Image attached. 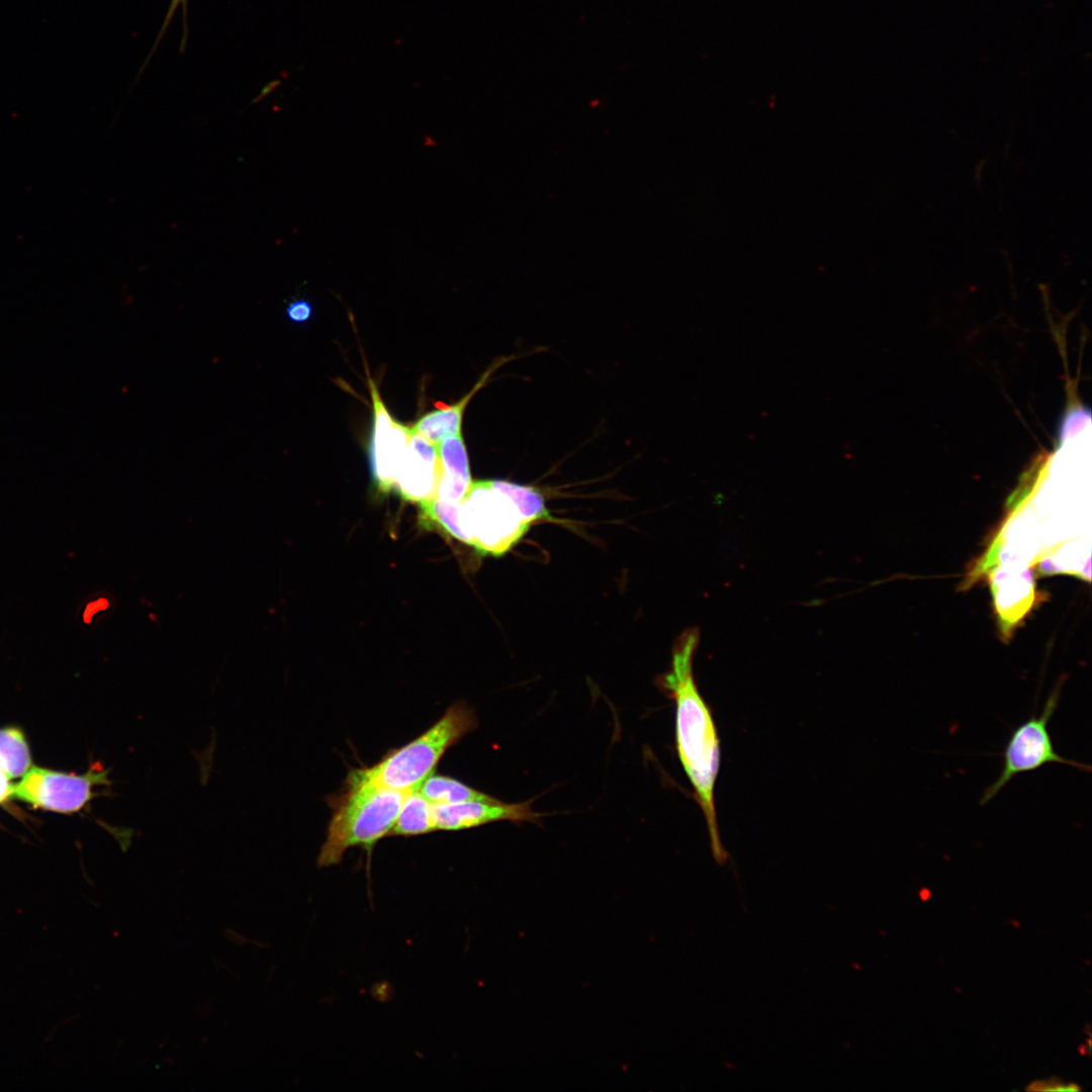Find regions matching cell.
I'll return each instance as SVG.
<instances>
[{"mask_svg":"<svg viewBox=\"0 0 1092 1092\" xmlns=\"http://www.w3.org/2000/svg\"><path fill=\"white\" fill-rule=\"evenodd\" d=\"M1026 1089L1029 1091H1079L1080 1087H1078L1074 1083L1065 1084L1059 1081L1054 1082V1080H1051L1050 1082L1036 1081L1030 1084V1086Z\"/></svg>","mask_w":1092,"mask_h":1092,"instance_id":"d6986e66","label":"cell"},{"mask_svg":"<svg viewBox=\"0 0 1092 1092\" xmlns=\"http://www.w3.org/2000/svg\"><path fill=\"white\" fill-rule=\"evenodd\" d=\"M436 831L433 805L417 790L405 794L391 836H416Z\"/></svg>","mask_w":1092,"mask_h":1092,"instance_id":"4fadbf2b","label":"cell"},{"mask_svg":"<svg viewBox=\"0 0 1092 1092\" xmlns=\"http://www.w3.org/2000/svg\"><path fill=\"white\" fill-rule=\"evenodd\" d=\"M508 360L500 358L493 363L481 375L470 391L454 404H443L440 408L422 416L410 427L411 432L423 436L436 445L448 436L461 433L462 418L466 405L474 394L486 384L491 374Z\"/></svg>","mask_w":1092,"mask_h":1092,"instance_id":"7c38bea8","label":"cell"},{"mask_svg":"<svg viewBox=\"0 0 1092 1092\" xmlns=\"http://www.w3.org/2000/svg\"><path fill=\"white\" fill-rule=\"evenodd\" d=\"M476 727L474 712L464 703H455L420 736L388 751L375 764L355 769L387 789L416 791L435 771L446 751Z\"/></svg>","mask_w":1092,"mask_h":1092,"instance_id":"3957f363","label":"cell"},{"mask_svg":"<svg viewBox=\"0 0 1092 1092\" xmlns=\"http://www.w3.org/2000/svg\"><path fill=\"white\" fill-rule=\"evenodd\" d=\"M109 771L99 761L93 762L83 775L64 774L32 765L11 787L10 798L54 812H78L99 796L94 791L96 786L112 784L108 778Z\"/></svg>","mask_w":1092,"mask_h":1092,"instance_id":"8992f818","label":"cell"},{"mask_svg":"<svg viewBox=\"0 0 1092 1092\" xmlns=\"http://www.w3.org/2000/svg\"><path fill=\"white\" fill-rule=\"evenodd\" d=\"M0 764L9 780L23 776L31 767L28 743L21 729H0Z\"/></svg>","mask_w":1092,"mask_h":1092,"instance_id":"9a60e30c","label":"cell"},{"mask_svg":"<svg viewBox=\"0 0 1092 1092\" xmlns=\"http://www.w3.org/2000/svg\"><path fill=\"white\" fill-rule=\"evenodd\" d=\"M700 641L698 628L685 630L675 640L669 669L658 682L675 706V746L681 766L694 789L707 824L715 860L722 864L728 854L722 844L715 808V785L720 765V742L709 706L693 672Z\"/></svg>","mask_w":1092,"mask_h":1092,"instance_id":"6da1fadb","label":"cell"},{"mask_svg":"<svg viewBox=\"0 0 1092 1092\" xmlns=\"http://www.w3.org/2000/svg\"><path fill=\"white\" fill-rule=\"evenodd\" d=\"M997 614L1002 629L1007 632L1027 613L1034 603L1033 580L1027 570L1019 573L999 568L991 578Z\"/></svg>","mask_w":1092,"mask_h":1092,"instance_id":"30bf717a","label":"cell"},{"mask_svg":"<svg viewBox=\"0 0 1092 1092\" xmlns=\"http://www.w3.org/2000/svg\"><path fill=\"white\" fill-rule=\"evenodd\" d=\"M1060 692L1061 685L1049 696L1039 715L1030 716L1011 731L1002 753L1001 770L982 793L981 805L989 803L1016 776L1037 770L1050 763L1066 764L1087 772L1091 770L1089 764L1066 758L1054 747L1049 722L1058 708Z\"/></svg>","mask_w":1092,"mask_h":1092,"instance_id":"5b68a950","label":"cell"},{"mask_svg":"<svg viewBox=\"0 0 1092 1092\" xmlns=\"http://www.w3.org/2000/svg\"><path fill=\"white\" fill-rule=\"evenodd\" d=\"M372 399L373 426L369 444V464L372 479L378 489L393 490L396 474L404 457L412 432L396 421L383 402L373 380L368 378Z\"/></svg>","mask_w":1092,"mask_h":1092,"instance_id":"52a82bcc","label":"cell"},{"mask_svg":"<svg viewBox=\"0 0 1092 1092\" xmlns=\"http://www.w3.org/2000/svg\"><path fill=\"white\" fill-rule=\"evenodd\" d=\"M417 791L432 805H451L494 798L453 778L434 772L422 783Z\"/></svg>","mask_w":1092,"mask_h":1092,"instance_id":"5bb4252c","label":"cell"},{"mask_svg":"<svg viewBox=\"0 0 1092 1092\" xmlns=\"http://www.w3.org/2000/svg\"><path fill=\"white\" fill-rule=\"evenodd\" d=\"M441 476L437 445L412 433L393 490L402 499L419 504L436 496Z\"/></svg>","mask_w":1092,"mask_h":1092,"instance_id":"9c48e42d","label":"cell"},{"mask_svg":"<svg viewBox=\"0 0 1092 1092\" xmlns=\"http://www.w3.org/2000/svg\"><path fill=\"white\" fill-rule=\"evenodd\" d=\"M405 794L379 786L351 769L344 791L329 801L332 816L317 866H336L351 847L371 849L388 836Z\"/></svg>","mask_w":1092,"mask_h":1092,"instance_id":"7a4b0ae2","label":"cell"},{"mask_svg":"<svg viewBox=\"0 0 1092 1092\" xmlns=\"http://www.w3.org/2000/svg\"><path fill=\"white\" fill-rule=\"evenodd\" d=\"M11 785H9V779L4 772L0 764V802L10 797Z\"/></svg>","mask_w":1092,"mask_h":1092,"instance_id":"ffe728a7","label":"cell"},{"mask_svg":"<svg viewBox=\"0 0 1092 1092\" xmlns=\"http://www.w3.org/2000/svg\"><path fill=\"white\" fill-rule=\"evenodd\" d=\"M458 514L461 542L493 557L510 551L532 525L503 479L472 481L458 504Z\"/></svg>","mask_w":1092,"mask_h":1092,"instance_id":"277c9868","label":"cell"},{"mask_svg":"<svg viewBox=\"0 0 1092 1092\" xmlns=\"http://www.w3.org/2000/svg\"><path fill=\"white\" fill-rule=\"evenodd\" d=\"M531 801L505 803L491 800L467 801L451 805H433L436 830L471 829L497 821L539 823L542 814L533 810Z\"/></svg>","mask_w":1092,"mask_h":1092,"instance_id":"ba28073f","label":"cell"},{"mask_svg":"<svg viewBox=\"0 0 1092 1092\" xmlns=\"http://www.w3.org/2000/svg\"><path fill=\"white\" fill-rule=\"evenodd\" d=\"M437 448L442 476L435 497L444 503L459 504L472 482L462 432L446 437Z\"/></svg>","mask_w":1092,"mask_h":1092,"instance_id":"8fae6325","label":"cell"},{"mask_svg":"<svg viewBox=\"0 0 1092 1092\" xmlns=\"http://www.w3.org/2000/svg\"><path fill=\"white\" fill-rule=\"evenodd\" d=\"M312 305L306 299H295L290 302L285 310L288 320L294 324H304L312 315Z\"/></svg>","mask_w":1092,"mask_h":1092,"instance_id":"ac0fdd59","label":"cell"},{"mask_svg":"<svg viewBox=\"0 0 1092 1092\" xmlns=\"http://www.w3.org/2000/svg\"><path fill=\"white\" fill-rule=\"evenodd\" d=\"M1085 419H1090V411L1085 406L1075 408L1066 414L1059 423V443H1062L1069 435L1076 433V429L1082 428Z\"/></svg>","mask_w":1092,"mask_h":1092,"instance_id":"e0dca14e","label":"cell"},{"mask_svg":"<svg viewBox=\"0 0 1092 1092\" xmlns=\"http://www.w3.org/2000/svg\"><path fill=\"white\" fill-rule=\"evenodd\" d=\"M187 2H188V0H171L170 1L168 10L166 12L164 21H163L162 26H161V29L159 31V34H158L156 40H155V44H154V47L152 49V52L149 55L148 60L146 61V64H148L149 60L151 59L152 54L158 48V44L160 43L161 39L163 38L164 34L166 33L167 28L169 27V24L171 23L174 15H175V12L177 11V9L179 7H181V9H182V15H183V26H184V28H183V37H182V44H181V51H183V49H184V47L186 44V39H187Z\"/></svg>","mask_w":1092,"mask_h":1092,"instance_id":"2e32d148","label":"cell"}]
</instances>
